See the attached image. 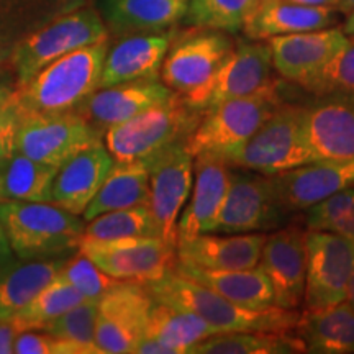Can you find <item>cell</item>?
Masks as SVG:
<instances>
[{"mask_svg":"<svg viewBox=\"0 0 354 354\" xmlns=\"http://www.w3.org/2000/svg\"><path fill=\"white\" fill-rule=\"evenodd\" d=\"M110 39L79 48L57 57L32 79L15 87L10 102L24 115L76 112L100 87L102 68Z\"/></svg>","mask_w":354,"mask_h":354,"instance_id":"cell-1","label":"cell"},{"mask_svg":"<svg viewBox=\"0 0 354 354\" xmlns=\"http://www.w3.org/2000/svg\"><path fill=\"white\" fill-rule=\"evenodd\" d=\"M149 294L158 302L174 305L201 317L216 333L225 331H276L287 333L299 318L297 310L281 307L248 308L230 302L216 292L197 284L196 281L171 271L146 284Z\"/></svg>","mask_w":354,"mask_h":354,"instance_id":"cell-2","label":"cell"},{"mask_svg":"<svg viewBox=\"0 0 354 354\" xmlns=\"http://www.w3.org/2000/svg\"><path fill=\"white\" fill-rule=\"evenodd\" d=\"M0 221L17 259H53L74 254L86 221L51 202L0 201Z\"/></svg>","mask_w":354,"mask_h":354,"instance_id":"cell-3","label":"cell"},{"mask_svg":"<svg viewBox=\"0 0 354 354\" xmlns=\"http://www.w3.org/2000/svg\"><path fill=\"white\" fill-rule=\"evenodd\" d=\"M282 104L277 79L253 94L221 102L203 112L196 130L184 141L185 149L194 158L201 153H216L228 159Z\"/></svg>","mask_w":354,"mask_h":354,"instance_id":"cell-4","label":"cell"},{"mask_svg":"<svg viewBox=\"0 0 354 354\" xmlns=\"http://www.w3.org/2000/svg\"><path fill=\"white\" fill-rule=\"evenodd\" d=\"M202 115L190 107L183 95L174 92L167 100L109 128L104 143L115 162L141 161L167 146L185 141L196 130Z\"/></svg>","mask_w":354,"mask_h":354,"instance_id":"cell-5","label":"cell"},{"mask_svg":"<svg viewBox=\"0 0 354 354\" xmlns=\"http://www.w3.org/2000/svg\"><path fill=\"white\" fill-rule=\"evenodd\" d=\"M110 39L97 8L84 6L59 15L17 44L10 56V73L15 87L32 79L57 57Z\"/></svg>","mask_w":354,"mask_h":354,"instance_id":"cell-6","label":"cell"},{"mask_svg":"<svg viewBox=\"0 0 354 354\" xmlns=\"http://www.w3.org/2000/svg\"><path fill=\"white\" fill-rule=\"evenodd\" d=\"M232 167L274 176L317 161L302 130V105L282 104L245 146L230 156Z\"/></svg>","mask_w":354,"mask_h":354,"instance_id":"cell-7","label":"cell"},{"mask_svg":"<svg viewBox=\"0 0 354 354\" xmlns=\"http://www.w3.org/2000/svg\"><path fill=\"white\" fill-rule=\"evenodd\" d=\"M272 71L269 43L241 39L234 41L232 51L209 81L183 97L190 107L203 113L221 102L250 95L269 86L274 81Z\"/></svg>","mask_w":354,"mask_h":354,"instance_id":"cell-8","label":"cell"},{"mask_svg":"<svg viewBox=\"0 0 354 354\" xmlns=\"http://www.w3.org/2000/svg\"><path fill=\"white\" fill-rule=\"evenodd\" d=\"M79 251L109 276L143 286L171 272L177 263L176 246L159 236L81 240Z\"/></svg>","mask_w":354,"mask_h":354,"instance_id":"cell-9","label":"cell"},{"mask_svg":"<svg viewBox=\"0 0 354 354\" xmlns=\"http://www.w3.org/2000/svg\"><path fill=\"white\" fill-rule=\"evenodd\" d=\"M284 210L277 203L271 176L232 171L223 202L205 233H256L277 228Z\"/></svg>","mask_w":354,"mask_h":354,"instance_id":"cell-10","label":"cell"},{"mask_svg":"<svg viewBox=\"0 0 354 354\" xmlns=\"http://www.w3.org/2000/svg\"><path fill=\"white\" fill-rule=\"evenodd\" d=\"M104 140L77 112L24 115L15 149L41 165L59 167L79 149Z\"/></svg>","mask_w":354,"mask_h":354,"instance_id":"cell-11","label":"cell"},{"mask_svg":"<svg viewBox=\"0 0 354 354\" xmlns=\"http://www.w3.org/2000/svg\"><path fill=\"white\" fill-rule=\"evenodd\" d=\"M149 167V202L159 238L177 246V221L194 183V156L184 141L145 159Z\"/></svg>","mask_w":354,"mask_h":354,"instance_id":"cell-12","label":"cell"},{"mask_svg":"<svg viewBox=\"0 0 354 354\" xmlns=\"http://www.w3.org/2000/svg\"><path fill=\"white\" fill-rule=\"evenodd\" d=\"M353 268L354 241L335 233L307 230L305 308L317 310L344 302Z\"/></svg>","mask_w":354,"mask_h":354,"instance_id":"cell-13","label":"cell"},{"mask_svg":"<svg viewBox=\"0 0 354 354\" xmlns=\"http://www.w3.org/2000/svg\"><path fill=\"white\" fill-rule=\"evenodd\" d=\"M154 299L146 286L120 282L99 299L95 344L100 354L133 353L145 336Z\"/></svg>","mask_w":354,"mask_h":354,"instance_id":"cell-14","label":"cell"},{"mask_svg":"<svg viewBox=\"0 0 354 354\" xmlns=\"http://www.w3.org/2000/svg\"><path fill=\"white\" fill-rule=\"evenodd\" d=\"M196 30L172 41L159 71V79L180 95L196 91L209 81L234 46L228 33Z\"/></svg>","mask_w":354,"mask_h":354,"instance_id":"cell-15","label":"cell"},{"mask_svg":"<svg viewBox=\"0 0 354 354\" xmlns=\"http://www.w3.org/2000/svg\"><path fill=\"white\" fill-rule=\"evenodd\" d=\"M258 268L271 282L274 305L297 310L307 276V230L290 227L266 236Z\"/></svg>","mask_w":354,"mask_h":354,"instance_id":"cell-16","label":"cell"},{"mask_svg":"<svg viewBox=\"0 0 354 354\" xmlns=\"http://www.w3.org/2000/svg\"><path fill=\"white\" fill-rule=\"evenodd\" d=\"M271 180L282 210H307L339 190L354 187V158L318 159L274 174Z\"/></svg>","mask_w":354,"mask_h":354,"instance_id":"cell-17","label":"cell"},{"mask_svg":"<svg viewBox=\"0 0 354 354\" xmlns=\"http://www.w3.org/2000/svg\"><path fill=\"white\" fill-rule=\"evenodd\" d=\"M302 130L318 159L354 158V92L317 97L302 105Z\"/></svg>","mask_w":354,"mask_h":354,"instance_id":"cell-18","label":"cell"},{"mask_svg":"<svg viewBox=\"0 0 354 354\" xmlns=\"http://www.w3.org/2000/svg\"><path fill=\"white\" fill-rule=\"evenodd\" d=\"M172 94L174 91L159 77L138 79L99 87L79 105L76 112L97 131L105 135L109 128L130 120L146 109L167 100Z\"/></svg>","mask_w":354,"mask_h":354,"instance_id":"cell-19","label":"cell"},{"mask_svg":"<svg viewBox=\"0 0 354 354\" xmlns=\"http://www.w3.org/2000/svg\"><path fill=\"white\" fill-rule=\"evenodd\" d=\"M272 68L284 81L300 84L317 73L326 61L343 50L349 38L343 28L282 35L269 38Z\"/></svg>","mask_w":354,"mask_h":354,"instance_id":"cell-20","label":"cell"},{"mask_svg":"<svg viewBox=\"0 0 354 354\" xmlns=\"http://www.w3.org/2000/svg\"><path fill=\"white\" fill-rule=\"evenodd\" d=\"M113 162L104 140L79 149L57 167L51 185V203L74 215H82Z\"/></svg>","mask_w":354,"mask_h":354,"instance_id":"cell-21","label":"cell"},{"mask_svg":"<svg viewBox=\"0 0 354 354\" xmlns=\"http://www.w3.org/2000/svg\"><path fill=\"white\" fill-rule=\"evenodd\" d=\"M176 30L138 33L117 38L105 55L100 87L115 86L138 79L159 77L162 61L176 39Z\"/></svg>","mask_w":354,"mask_h":354,"instance_id":"cell-22","label":"cell"},{"mask_svg":"<svg viewBox=\"0 0 354 354\" xmlns=\"http://www.w3.org/2000/svg\"><path fill=\"white\" fill-rule=\"evenodd\" d=\"M232 166L216 153H201L194 158V183L190 198L177 221V241L205 233L227 194Z\"/></svg>","mask_w":354,"mask_h":354,"instance_id":"cell-23","label":"cell"},{"mask_svg":"<svg viewBox=\"0 0 354 354\" xmlns=\"http://www.w3.org/2000/svg\"><path fill=\"white\" fill-rule=\"evenodd\" d=\"M268 234L198 233L177 241V261L216 271L251 269L259 263Z\"/></svg>","mask_w":354,"mask_h":354,"instance_id":"cell-24","label":"cell"},{"mask_svg":"<svg viewBox=\"0 0 354 354\" xmlns=\"http://www.w3.org/2000/svg\"><path fill=\"white\" fill-rule=\"evenodd\" d=\"M99 10L109 37L158 33L184 20L187 0H99Z\"/></svg>","mask_w":354,"mask_h":354,"instance_id":"cell-25","label":"cell"},{"mask_svg":"<svg viewBox=\"0 0 354 354\" xmlns=\"http://www.w3.org/2000/svg\"><path fill=\"white\" fill-rule=\"evenodd\" d=\"M338 10L333 7H308L289 0H261L243 25L246 38L264 39L282 35L315 32L336 24Z\"/></svg>","mask_w":354,"mask_h":354,"instance_id":"cell-26","label":"cell"},{"mask_svg":"<svg viewBox=\"0 0 354 354\" xmlns=\"http://www.w3.org/2000/svg\"><path fill=\"white\" fill-rule=\"evenodd\" d=\"M290 333L302 343L305 353H354V308L346 300L331 307L299 313Z\"/></svg>","mask_w":354,"mask_h":354,"instance_id":"cell-27","label":"cell"},{"mask_svg":"<svg viewBox=\"0 0 354 354\" xmlns=\"http://www.w3.org/2000/svg\"><path fill=\"white\" fill-rule=\"evenodd\" d=\"M172 271L205 286L230 302L248 308H269L274 305L271 282L258 266L236 271H216L177 261Z\"/></svg>","mask_w":354,"mask_h":354,"instance_id":"cell-28","label":"cell"},{"mask_svg":"<svg viewBox=\"0 0 354 354\" xmlns=\"http://www.w3.org/2000/svg\"><path fill=\"white\" fill-rule=\"evenodd\" d=\"M149 202V167L145 159L141 161L113 162L104 184L88 202L84 210V221L112 210L128 207L148 205Z\"/></svg>","mask_w":354,"mask_h":354,"instance_id":"cell-29","label":"cell"},{"mask_svg":"<svg viewBox=\"0 0 354 354\" xmlns=\"http://www.w3.org/2000/svg\"><path fill=\"white\" fill-rule=\"evenodd\" d=\"M69 256L13 261L0 271V320H10L55 279Z\"/></svg>","mask_w":354,"mask_h":354,"instance_id":"cell-30","label":"cell"},{"mask_svg":"<svg viewBox=\"0 0 354 354\" xmlns=\"http://www.w3.org/2000/svg\"><path fill=\"white\" fill-rule=\"evenodd\" d=\"M214 333L216 331L192 312L154 300L145 336L161 342L172 354H189L198 342Z\"/></svg>","mask_w":354,"mask_h":354,"instance_id":"cell-31","label":"cell"},{"mask_svg":"<svg viewBox=\"0 0 354 354\" xmlns=\"http://www.w3.org/2000/svg\"><path fill=\"white\" fill-rule=\"evenodd\" d=\"M56 171V167L33 161L15 149L0 159L2 201L51 202V185Z\"/></svg>","mask_w":354,"mask_h":354,"instance_id":"cell-32","label":"cell"},{"mask_svg":"<svg viewBox=\"0 0 354 354\" xmlns=\"http://www.w3.org/2000/svg\"><path fill=\"white\" fill-rule=\"evenodd\" d=\"M302 343L290 331H225L198 342L189 354H297Z\"/></svg>","mask_w":354,"mask_h":354,"instance_id":"cell-33","label":"cell"},{"mask_svg":"<svg viewBox=\"0 0 354 354\" xmlns=\"http://www.w3.org/2000/svg\"><path fill=\"white\" fill-rule=\"evenodd\" d=\"M87 300L77 289L56 274L55 279L48 284L32 302H28L17 315L10 318L19 331L43 330L61 313L76 307L77 304Z\"/></svg>","mask_w":354,"mask_h":354,"instance_id":"cell-34","label":"cell"},{"mask_svg":"<svg viewBox=\"0 0 354 354\" xmlns=\"http://www.w3.org/2000/svg\"><path fill=\"white\" fill-rule=\"evenodd\" d=\"M261 0H187L184 21L198 30L236 33Z\"/></svg>","mask_w":354,"mask_h":354,"instance_id":"cell-35","label":"cell"},{"mask_svg":"<svg viewBox=\"0 0 354 354\" xmlns=\"http://www.w3.org/2000/svg\"><path fill=\"white\" fill-rule=\"evenodd\" d=\"M130 236H159L148 205L128 207L102 214L86 221L82 240L104 241Z\"/></svg>","mask_w":354,"mask_h":354,"instance_id":"cell-36","label":"cell"},{"mask_svg":"<svg viewBox=\"0 0 354 354\" xmlns=\"http://www.w3.org/2000/svg\"><path fill=\"white\" fill-rule=\"evenodd\" d=\"M99 300H84L68 312L61 313L41 331L53 338L77 344L82 354H100L95 344V323Z\"/></svg>","mask_w":354,"mask_h":354,"instance_id":"cell-37","label":"cell"},{"mask_svg":"<svg viewBox=\"0 0 354 354\" xmlns=\"http://www.w3.org/2000/svg\"><path fill=\"white\" fill-rule=\"evenodd\" d=\"M307 230L339 234L354 241V187L339 190L305 210Z\"/></svg>","mask_w":354,"mask_h":354,"instance_id":"cell-38","label":"cell"},{"mask_svg":"<svg viewBox=\"0 0 354 354\" xmlns=\"http://www.w3.org/2000/svg\"><path fill=\"white\" fill-rule=\"evenodd\" d=\"M315 97L330 94H353L354 92V41L326 61L317 73L299 84Z\"/></svg>","mask_w":354,"mask_h":354,"instance_id":"cell-39","label":"cell"},{"mask_svg":"<svg viewBox=\"0 0 354 354\" xmlns=\"http://www.w3.org/2000/svg\"><path fill=\"white\" fill-rule=\"evenodd\" d=\"M57 276L63 277L66 282H69L74 289H77L88 300H99L105 292L123 282L105 274L99 266L92 263L79 250L66 259Z\"/></svg>","mask_w":354,"mask_h":354,"instance_id":"cell-40","label":"cell"},{"mask_svg":"<svg viewBox=\"0 0 354 354\" xmlns=\"http://www.w3.org/2000/svg\"><path fill=\"white\" fill-rule=\"evenodd\" d=\"M15 354H56V338L41 330L19 331L13 342Z\"/></svg>","mask_w":354,"mask_h":354,"instance_id":"cell-41","label":"cell"},{"mask_svg":"<svg viewBox=\"0 0 354 354\" xmlns=\"http://www.w3.org/2000/svg\"><path fill=\"white\" fill-rule=\"evenodd\" d=\"M12 99V97H10ZM21 115L10 100L0 105V159L15 151L17 133H19Z\"/></svg>","mask_w":354,"mask_h":354,"instance_id":"cell-42","label":"cell"},{"mask_svg":"<svg viewBox=\"0 0 354 354\" xmlns=\"http://www.w3.org/2000/svg\"><path fill=\"white\" fill-rule=\"evenodd\" d=\"M19 330L13 326L10 320H0V354H12L13 342H15Z\"/></svg>","mask_w":354,"mask_h":354,"instance_id":"cell-43","label":"cell"},{"mask_svg":"<svg viewBox=\"0 0 354 354\" xmlns=\"http://www.w3.org/2000/svg\"><path fill=\"white\" fill-rule=\"evenodd\" d=\"M15 259H17V256H15V253H13L10 241H8L6 228H3L2 221H0V271H2V269H6L7 266H10Z\"/></svg>","mask_w":354,"mask_h":354,"instance_id":"cell-44","label":"cell"},{"mask_svg":"<svg viewBox=\"0 0 354 354\" xmlns=\"http://www.w3.org/2000/svg\"><path fill=\"white\" fill-rule=\"evenodd\" d=\"M15 91V81L12 76H0V105L7 104Z\"/></svg>","mask_w":354,"mask_h":354,"instance_id":"cell-45","label":"cell"},{"mask_svg":"<svg viewBox=\"0 0 354 354\" xmlns=\"http://www.w3.org/2000/svg\"><path fill=\"white\" fill-rule=\"evenodd\" d=\"M289 2L300 3V6H308V7H336L338 0H289Z\"/></svg>","mask_w":354,"mask_h":354,"instance_id":"cell-46","label":"cell"},{"mask_svg":"<svg viewBox=\"0 0 354 354\" xmlns=\"http://www.w3.org/2000/svg\"><path fill=\"white\" fill-rule=\"evenodd\" d=\"M336 10L339 13H344V15H349L354 10V0H338L336 3Z\"/></svg>","mask_w":354,"mask_h":354,"instance_id":"cell-47","label":"cell"},{"mask_svg":"<svg viewBox=\"0 0 354 354\" xmlns=\"http://www.w3.org/2000/svg\"><path fill=\"white\" fill-rule=\"evenodd\" d=\"M346 302L351 305L354 308V268H353V274H351V279H349V284H348V292H346Z\"/></svg>","mask_w":354,"mask_h":354,"instance_id":"cell-48","label":"cell"},{"mask_svg":"<svg viewBox=\"0 0 354 354\" xmlns=\"http://www.w3.org/2000/svg\"><path fill=\"white\" fill-rule=\"evenodd\" d=\"M343 32L346 35H351V37L354 35V10L348 15L346 24H344V26H343Z\"/></svg>","mask_w":354,"mask_h":354,"instance_id":"cell-49","label":"cell"},{"mask_svg":"<svg viewBox=\"0 0 354 354\" xmlns=\"http://www.w3.org/2000/svg\"><path fill=\"white\" fill-rule=\"evenodd\" d=\"M0 76H12L10 69H8V68H7V66L0 64ZM12 77H13V76H12Z\"/></svg>","mask_w":354,"mask_h":354,"instance_id":"cell-50","label":"cell"},{"mask_svg":"<svg viewBox=\"0 0 354 354\" xmlns=\"http://www.w3.org/2000/svg\"><path fill=\"white\" fill-rule=\"evenodd\" d=\"M351 41H354V35H353V38H351Z\"/></svg>","mask_w":354,"mask_h":354,"instance_id":"cell-51","label":"cell"},{"mask_svg":"<svg viewBox=\"0 0 354 354\" xmlns=\"http://www.w3.org/2000/svg\"><path fill=\"white\" fill-rule=\"evenodd\" d=\"M0 201H2V196H0Z\"/></svg>","mask_w":354,"mask_h":354,"instance_id":"cell-52","label":"cell"}]
</instances>
